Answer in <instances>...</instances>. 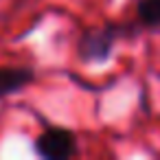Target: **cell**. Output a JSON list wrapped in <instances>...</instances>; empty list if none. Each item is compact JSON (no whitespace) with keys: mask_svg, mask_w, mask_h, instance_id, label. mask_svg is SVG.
Masks as SVG:
<instances>
[{"mask_svg":"<svg viewBox=\"0 0 160 160\" xmlns=\"http://www.w3.org/2000/svg\"><path fill=\"white\" fill-rule=\"evenodd\" d=\"M138 22L147 29H160V0H140Z\"/></svg>","mask_w":160,"mask_h":160,"instance_id":"obj_4","label":"cell"},{"mask_svg":"<svg viewBox=\"0 0 160 160\" xmlns=\"http://www.w3.org/2000/svg\"><path fill=\"white\" fill-rule=\"evenodd\" d=\"M35 75L29 68H0V97H9L20 90H24L29 83H33Z\"/></svg>","mask_w":160,"mask_h":160,"instance_id":"obj_3","label":"cell"},{"mask_svg":"<svg viewBox=\"0 0 160 160\" xmlns=\"http://www.w3.org/2000/svg\"><path fill=\"white\" fill-rule=\"evenodd\" d=\"M118 27L116 24H103L99 29H90L79 40V59L86 64H99L105 62L118 40Z\"/></svg>","mask_w":160,"mask_h":160,"instance_id":"obj_1","label":"cell"},{"mask_svg":"<svg viewBox=\"0 0 160 160\" xmlns=\"http://www.w3.org/2000/svg\"><path fill=\"white\" fill-rule=\"evenodd\" d=\"M35 151L46 160H66L77 153V140L68 129L48 127L35 138Z\"/></svg>","mask_w":160,"mask_h":160,"instance_id":"obj_2","label":"cell"}]
</instances>
